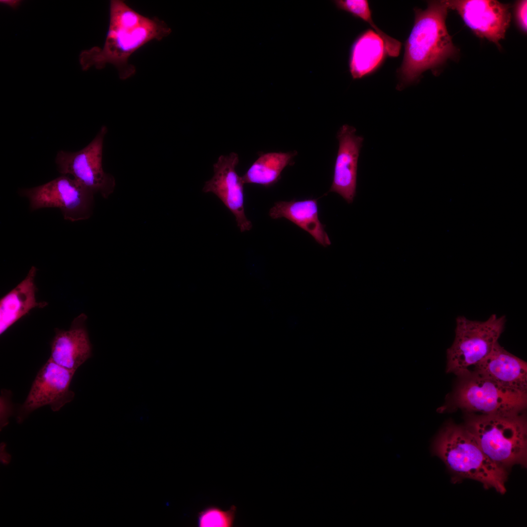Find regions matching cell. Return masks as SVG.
Instances as JSON below:
<instances>
[{"mask_svg":"<svg viewBox=\"0 0 527 527\" xmlns=\"http://www.w3.org/2000/svg\"><path fill=\"white\" fill-rule=\"evenodd\" d=\"M171 32L168 25L158 18L140 14L123 0H111L109 25L104 45L81 52V68L87 70L93 66L101 69L111 64L117 68L120 78L126 80L136 71L135 66L128 62L131 56L146 43L161 41Z\"/></svg>","mask_w":527,"mask_h":527,"instance_id":"6da1fadb","label":"cell"},{"mask_svg":"<svg viewBox=\"0 0 527 527\" xmlns=\"http://www.w3.org/2000/svg\"><path fill=\"white\" fill-rule=\"evenodd\" d=\"M449 9L447 0H431L427 7L415 8L413 28L405 44L402 63L398 69L402 90L416 81L421 74L443 64L456 52L446 25Z\"/></svg>","mask_w":527,"mask_h":527,"instance_id":"7a4b0ae2","label":"cell"},{"mask_svg":"<svg viewBox=\"0 0 527 527\" xmlns=\"http://www.w3.org/2000/svg\"><path fill=\"white\" fill-rule=\"evenodd\" d=\"M432 451L456 476L478 481L501 494L506 492L507 470L487 457L464 426L446 424L434 439Z\"/></svg>","mask_w":527,"mask_h":527,"instance_id":"3957f363","label":"cell"},{"mask_svg":"<svg viewBox=\"0 0 527 527\" xmlns=\"http://www.w3.org/2000/svg\"><path fill=\"white\" fill-rule=\"evenodd\" d=\"M464 426L484 453L506 469L527 460V423L525 412L507 415L467 414Z\"/></svg>","mask_w":527,"mask_h":527,"instance_id":"277c9868","label":"cell"},{"mask_svg":"<svg viewBox=\"0 0 527 527\" xmlns=\"http://www.w3.org/2000/svg\"><path fill=\"white\" fill-rule=\"evenodd\" d=\"M506 322V316L495 314L485 321L458 316L454 339L446 350V372L459 378L472 373L498 342Z\"/></svg>","mask_w":527,"mask_h":527,"instance_id":"5b68a950","label":"cell"},{"mask_svg":"<svg viewBox=\"0 0 527 527\" xmlns=\"http://www.w3.org/2000/svg\"><path fill=\"white\" fill-rule=\"evenodd\" d=\"M460 379L452 404L467 414L507 415L526 409L527 392L507 388L476 372Z\"/></svg>","mask_w":527,"mask_h":527,"instance_id":"8992f818","label":"cell"},{"mask_svg":"<svg viewBox=\"0 0 527 527\" xmlns=\"http://www.w3.org/2000/svg\"><path fill=\"white\" fill-rule=\"evenodd\" d=\"M19 193L28 200L32 211L58 208L64 219L72 222L87 220L93 214L95 194L68 175H61L43 184L20 189Z\"/></svg>","mask_w":527,"mask_h":527,"instance_id":"52a82bcc","label":"cell"},{"mask_svg":"<svg viewBox=\"0 0 527 527\" xmlns=\"http://www.w3.org/2000/svg\"><path fill=\"white\" fill-rule=\"evenodd\" d=\"M108 132L102 125L94 138L81 149L71 152L61 150L55 157V163L61 175L72 178L107 199L113 193L116 180L113 175L106 173L102 167L104 140Z\"/></svg>","mask_w":527,"mask_h":527,"instance_id":"ba28073f","label":"cell"},{"mask_svg":"<svg viewBox=\"0 0 527 527\" xmlns=\"http://www.w3.org/2000/svg\"><path fill=\"white\" fill-rule=\"evenodd\" d=\"M75 373L49 358L38 372L20 408L18 422H22L30 413L40 407L49 405L53 411H58L72 401L75 393L70 389V385Z\"/></svg>","mask_w":527,"mask_h":527,"instance_id":"9c48e42d","label":"cell"},{"mask_svg":"<svg viewBox=\"0 0 527 527\" xmlns=\"http://www.w3.org/2000/svg\"><path fill=\"white\" fill-rule=\"evenodd\" d=\"M466 25L478 37L486 38L501 48L511 20L510 6L495 0H447Z\"/></svg>","mask_w":527,"mask_h":527,"instance_id":"30bf717a","label":"cell"},{"mask_svg":"<svg viewBox=\"0 0 527 527\" xmlns=\"http://www.w3.org/2000/svg\"><path fill=\"white\" fill-rule=\"evenodd\" d=\"M239 161L235 152L220 156L213 165L214 175L205 182L204 193L215 194L235 216L241 232L250 230L252 224L246 216L244 208L243 185L236 167Z\"/></svg>","mask_w":527,"mask_h":527,"instance_id":"8fae6325","label":"cell"},{"mask_svg":"<svg viewBox=\"0 0 527 527\" xmlns=\"http://www.w3.org/2000/svg\"><path fill=\"white\" fill-rule=\"evenodd\" d=\"M356 129L343 125L337 133L339 149L332 183L329 190L351 203L356 194L358 158L364 139L356 135Z\"/></svg>","mask_w":527,"mask_h":527,"instance_id":"7c38bea8","label":"cell"},{"mask_svg":"<svg viewBox=\"0 0 527 527\" xmlns=\"http://www.w3.org/2000/svg\"><path fill=\"white\" fill-rule=\"evenodd\" d=\"M86 316L76 318L68 330H58L51 344L50 359L67 369L76 371L92 355L85 322Z\"/></svg>","mask_w":527,"mask_h":527,"instance_id":"4fadbf2b","label":"cell"},{"mask_svg":"<svg viewBox=\"0 0 527 527\" xmlns=\"http://www.w3.org/2000/svg\"><path fill=\"white\" fill-rule=\"evenodd\" d=\"M477 373L507 388L527 392V363L497 342L475 368Z\"/></svg>","mask_w":527,"mask_h":527,"instance_id":"5bb4252c","label":"cell"},{"mask_svg":"<svg viewBox=\"0 0 527 527\" xmlns=\"http://www.w3.org/2000/svg\"><path fill=\"white\" fill-rule=\"evenodd\" d=\"M273 219L285 218L306 231L321 245L326 247L331 241L318 217L316 199L291 200L275 203L269 210Z\"/></svg>","mask_w":527,"mask_h":527,"instance_id":"9a60e30c","label":"cell"},{"mask_svg":"<svg viewBox=\"0 0 527 527\" xmlns=\"http://www.w3.org/2000/svg\"><path fill=\"white\" fill-rule=\"evenodd\" d=\"M37 268L32 266L26 277L0 301V334L35 307H43L45 302H37L35 278Z\"/></svg>","mask_w":527,"mask_h":527,"instance_id":"2e32d148","label":"cell"},{"mask_svg":"<svg viewBox=\"0 0 527 527\" xmlns=\"http://www.w3.org/2000/svg\"><path fill=\"white\" fill-rule=\"evenodd\" d=\"M386 53L383 40L373 31L366 30L356 39L350 54L349 67L353 79H360L376 70Z\"/></svg>","mask_w":527,"mask_h":527,"instance_id":"e0dca14e","label":"cell"},{"mask_svg":"<svg viewBox=\"0 0 527 527\" xmlns=\"http://www.w3.org/2000/svg\"><path fill=\"white\" fill-rule=\"evenodd\" d=\"M296 151L262 154L242 178L243 183L268 187L277 182L283 170L291 162Z\"/></svg>","mask_w":527,"mask_h":527,"instance_id":"ac0fdd59","label":"cell"},{"mask_svg":"<svg viewBox=\"0 0 527 527\" xmlns=\"http://www.w3.org/2000/svg\"><path fill=\"white\" fill-rule=\"evenodd\" d=\"M333 1L339 9L349 12L369 23L374 28V31L383 40L386 53L389 57H397L399 56L401 47V42L384 33L374 23L367 0H336Z\"/></svg>","mask_w":527,"mask_h":527,"instance_id":"d6986e66","label":"cell"},{"mask_svg":"<svg viewBox=\"0 0 527 527\" xmlns=\"http://www.w3.org/2000/svg\"><path fill=\"white\" fill-rule=\"evenodd\" d=\"M236 507L233 505L224 511L215 506H209L200 511L197 516L199 527H231L233 526Z\"/></svg>","mask_w":527,"mask_h":527,"instance_id":"ffe728a7","label":"cell"},{"mask_svg":"<svg viewBox=\"0 0 527 527\" xmlns=\"http://www.w3.org/2000/svg\"><path fill=\"white\" fill-rule=\"evenodd\" d=\"M527 0H519L516 3L515 15L517 23L524 32H527Z\"/></svg>","mask_w":527,"mask_h":527,"instance_id":"44dd1931","label":"cell"},{"mask_svg":"<svg viewBox=\"0 0 527 527\" xmlns=\"http://www.w3.org/2000/svg\"><path fill=\"white\" fill-rule=\"evenodd\" d=\"M3 394L0 398V426L3 427L8 423V419L11 415L12 410L9 401Z\"/></svg>","mask_w":527,"mask_h":527,"instance_id":"7402d4cb","label":"cell"},{"mask_svg":"<svg viewBox=\"0 0 527 527\" xmlns=\"http://www.w3.org/2000/svg\"><path fill=\"white\" fill-rule=\"evenodd\" d=\"M5 444H1L0 446V459L2 462L4 464H8L10 462V456L5 451Z\"/></svg>","mask_w":527,"mask_h":527,"instance_id":"603a6c76","label":"cell"},{"mask_svg":"<svg viewBox=\"0 0 527 527\" xmlns=\"http://www.w3.org/2000/svg\"><path fill=\"white\" fill-rule=\"evenodd\" d=\"M1 1L3 3L7 4L13 7H17L20 3L19 1L18 0H1Z\"/></svg>","mask_w":527,"mask_h":527,"instance_id":"cb8c5ba5","label":"cell"}]
</instances>
